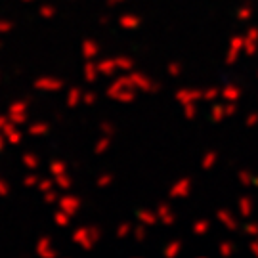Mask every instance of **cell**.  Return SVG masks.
Segmentation results:
<instances>
[{
	"instance_id": "cell-1",
	"label": "cell",
	"mask_w": 258,
	"mask_h": 258,
	"mask_svg": "<svg viewBox=\"0 0 258 258\" xmlns=\"http://www.w3.org/2000/svg\"><path fill=\"white\" fill-rule=\"evenodd\" d=\"M34 88L44 90V92H56V90L61 88V83L57 79H54V77H42V79L34 81Z\"/></svg>"
},
{
	"instance_id": "cell-2",
	"label": "cell",
	"mask_w": 258,
	"mask_h": 258,
	"mask_svg": "<svg viewBox=\"0 0 258 258\" xmlns=\"http://www.w3.org/2000/svg\"><path fill=\"white\" fill-rule=\"evenodd\" d=\"M36 253H38L40 257H54V255H56V251H54V247H52V241L48 239V237H42V239L38 241Z\"/></svg>"
},
{
	"instance_id": "cell-3",
	"label": "cell",
	"mask_w": 258,
	"mask_h": 258,
	"mask_svg": "<svg viewBox=\"0 0 258 258\" xmlns=\"http://www.w3.org/2000/svg\"><path fill=\"white\" fill-rule=\"evenodd\" d=\"M4 134H6V140H8L10 143H14V145L21 142V134L17 132L12 124H4Z\"/></svg>"
},
{
	"instance_id": "cell-4",
	"label": "cell",
	"mask_w": 258,
	"mask_h": 258,
	"mask_svg": "<svg viewBox=\"0 0 258 258\" xmlns=\"http://www.w3.org/2000/svg\"><path fill=\"white\" fill-rule=\"evenodd\" d=\"M48 132V124L46 122H34L29 126V134L31 136H44Z\"/></svg>"
},
{
	"instance_id": "cell-5",
	"label": "cell",
	"mask_w": 258,
	"mask_h": 258,
	"mask_svg": "<svg viewBox=\"0 0 258 258\" xmlns=\"http://www.w3.org/2000/svg\"><path fill=\"white\" fill-rule=\"evenodd\" d=\"M21 163L27 167V169H31V171H34L36 167H38V163H40V159L36 157V155L33 153H25L23 157H21Z\"/></svg>"
},
{
	"instance_id": "cell-6",
	"label": "cell",
	"mask_w": 258,
	"mask_h": 258,
	"mask_svg": "<svg viewBox=\"0 0 258 258\" xmlns=\"http://www.w3.org/2000/svg\"><path fill=\"white\" fill-rule=\"evenodd\" d=\"M38 14H40L42 17H46V19H50V17H54V14H56V8H54V6H50V4H46V6H40Z\"/></svg>"
},
{
	"instance_id": "cell-7",
	"label": "cell",
	"mask_w": 258,
	"mask_h": 258,
	"mask_svg": "<svg viewBox=\"0 0 258 258\" xmlns=\"http://www.w3.org/2000/svg\"><path fill=\"white\" fill-rule=\"evenodd\" d=\"M10 193V186L6 180H0V197H6Z\"/></svg>"
},
{
	"instance_id": "cell-8",
	"label": "cell",
	"mask_w": 258,
	"mask_h": 258,
	"mask_svg": "<svg viewBox=\"0 0 258 258\" xmlns=\"http://www.w3.org/2000/svg\"><path fill=\"white\" fill-rule=\"evenodd\" d=\"M23 184L29 186V188L31 186H38V178L36 176H27V178H23Z\"/></svg>"
},
{
	"instance_id": "cell-9",
	"label": "cell",
	"mask_w": 258,
	"mask_h": 258,
	"mask_svg": "<svg viewBox=\"0 0 258 258\" xmlns=\"http://www.w3.org/2000/svg\"><path fill=\"white\" fill-rule=\"evenodd\" d=\"M52 186H54V182H50V180H42V182H38V188L42 189V191H48Z\"/></svg>"
},
{
	"instance_id": "cell-10",
	"label": "cell",
	"mask_w": 258,
	"mask_h": 258,
	"mask_svg": "<svg viewBox=\"0 0 258 258\" xmlns=\"http://www.w3.org/2000/svg\"><path fill=\"white\" fill-rule=\"evenodd\" d=\"M12 29V23L10 21H0V33H8Z\"/></svg>"
},
{
	"instance_id": "cell-11",
	"label": "cell",
	"mask_w": 258,
	"mask_h": 258,
	"mask_svg": "<svg viewBox=\"0 0 258 258\" xmlns=\"http://www.w3.org/2000/svg\"><path fill=\"white\" fill-rule=\"evenodd\" d=\"M4 143H6V136H0V151H2V147H4Z\"/></svg>"
},
{
	"instance_id": "cell-12",
	"label": "cell",
	"mask_w": 258,
	"mask_h": 258,
	"mask_svg": "<svg viewBox=\"0 0 258 258\" xmlns=\"http://www.w3.org/2000/svg\"><path fill=\"white\" fill-rule=\"evenodd\" d=\"M25 2H31V0H25Z\"/></svg>"
}]
</instances>
